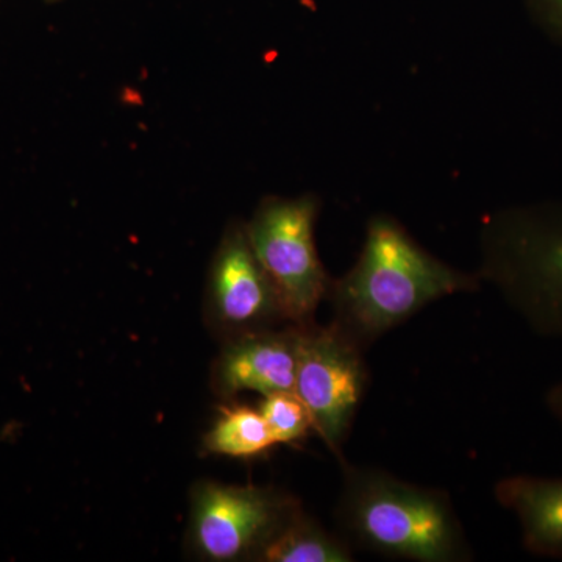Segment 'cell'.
Listing matches in <instances>:
<instances>
[{
	"instance_id": "3957f363",
	"label": "cell",
	"mask_w": 562,
	"mask_h": 562,
	"mask_svg": "<svg viewBox=\"0 0 562 562\" xmlns=\"http://www.w3.org/2000/svg\"><path fill=\"white\" fill-rule=\"evenodd\" d=\"M479 273L541 338H562V201L491 211L479 233Z\"/></svg>"
},
{
	"instance_id": "ba28073f",
	"label": "cell",
	"mask_w": 562,
	"mask_h": 562,
	"mask_svg": "<svg viewBox=\"0 0 562 562\" xmlns=\"http://www.w3.org/2000/svg\"><path fill=\"white\" fill-rule=\"evenodd\" d=\"M299 325L244 333L225 339L213 366V390L224 401L241 392H294Z\"/></svg>"
},
{
	"instance_id": "52a82bcc",
	"label": "cell",
	"mask_w": 562,
	"mask_h": 562,
	"mask_svg": "<svg viewBox=\"0 0 562 562\" xmlns=\"http://www.w3.org/2000/svg\"><path fill=\"white\" fill-rule=\"evenodd\" d=\"M206 319L222 341L244 333L291 324L247 238L246 224L236 222L214 255L206 292Z\"/></svg>"
},
{
	"instance_id": "7c38bea8",
	"label": "cell",
	"mask_w": 562,
	"mask_h": 562,
	"mask_svg": "<svg viewBox=\"0 0 562 562\" xmlns=\"http://www.w3.org/2000/svg\"><path fill=\"white\" fill-rule=\"evenodd\" d=\"M260 412L276 446L301 442L313 431L312 416L295 392H276L262 397Z\"/></svg>"
},
{
	"instance_id": "5bb4252c",
	"label": "cell",
	"mask_w": 562,
	"mask_h": 562,
	"mask_svg": "<svg viewBox=\"0 0 562 562\" xmlns=\"http://www.w3.org/2000/svg\"><path fill=\"white\" fill-rule=\"evenodd\" d=\"M546 406L549 413L552 414L558 424L562 427V380L552 384L550 390L546 392Z\"/></svg>"
},
{
	"instance_id": "7a4b0ae2",
	"label": "cell",
	"mask_w": 562,
	"mask_h": 562,
	"mask_svg": "<svg viewBox=\"0 0 562 562\" xmlns=\"http://www.w3.org/2000/svg\"><path fill=\"white\" fill-rule=\"evenodd\" d=\"M341 469L336 522L351 547L391 560H473L464 528L447 492L346 460H341Z\"/></svg>"
},
{
	"instance_id": "9c48e42d",
	"label": "cell",
	"mask_w": 562,
	"mask_h": 562,
	"mask_svg": "<svg viewBox=\"0 0 562 562\" xmlns=\"http://www.w3.org/2000/svg\"><path fill=\"white\" fill-rule=\"evenodd\" d=\"M494 497L516 516L528 553L562 561V476H505L495 484Z\"/></svg>"
},
{
	"instance_id": "277c9868",
	"label": "cell",
	"mask_w": 562,
	"mask_h": 562,
	"mask_svg": "<svg viewBox=\"0 0 562 562\" xmlns=\"http://www.w3.org/2000/svg\"><path fill=\"white\" fill-rule=\"evenodd\" d=\"M319 213L317 195H271L261 201L246 224L251 249L272 281L291 324L314 321L330 291L333 279L322 265L314 238Z\"/></svg>"
},
{
	"instance_id": "5b68a950",
	"label": "cell",
	"mask_w": 562,
	"mask_h": 562,
	"mask_svg": "<svg viewBox=\"0 0 562 562\" xmlns=\"http://www.w3.org/2000/svg\"><path fill=\"white\" fill-rule=\"evenodd\" d=\"M303 512L277 487L201 482L191 492L188 543L201 560L261 561L280 531Z\"/></svg>"
},
{
	"instance_id": "6da1fadb",
	"label": "cell",
	"mask_w": 562,
	"mask_h": 562,
	"mask_svg": "<svg viewBox=\"0 0 562 562\" xmlns=\"http://www.w3.org/2000/svg\"><path fill=\"white\" fill-rule=\"evenodd\" d=\"M479 273L432 255L397 217L373 214L357 261L333 279L327 301L339 331L368 350L431 303L480 291Z\"/></svg>"
},
{
	"instance_id": "8992f818",
	"label": "cell",
	"mask_w": 562,
	"mask_h": 562,
	"mask_svg": "<svg viewBox=\"0 0 562 562\" xmlns=\"http://www.w3.org/2000/svg\"><path fill=\"white\" fill-rule=\"evenodd\" d=\"M364 351L335 325H299L294 392L312 416L313 431L339 461L368 391Z\"/></svg>"
},
{
	"instance_id": "30bf717a",
	"label": "cell",
	"mask_w": 562,
	"mask_h": 562,
	"mask_svg": "<svg viewBox=\"0 0 562 562\" xmlns=\"http://www.w3.org/2000/svg\"><path fill=\"white\" fill-rule=\"evenodd\" d=\"M351 546L308 514L291 520L262 553L261 562H351Z\"/></svg>"
},
{
	"instance_id": "8fae6325",
	"label": "cell",
	"mask_w": 562,
	"mask_h": 562,
	"mask_svg": "<svg viewBox=\"0 0 562 562\" xmlns=\"http://www.w3.org/2000/svg\"><path fill=\"white\" fill-rule=\"evenodd\" d=\"M203 446L210 453L250 460L269 452L276 441L260 408L235 405L222 409L220 419L206 432Z\"/></svg>"
},
{
	"instance_id": "4fadbf2b",
	"label": "cell",
	"mask_w": 562,
	"mask_h": 562,
	"mask_svg": "<svg viewBox=\"0 0 562 562\" xmlns=\"http://www.w3.org/2000/svg\"><path fill=\"white\" fill-rule=\"evenodd\" d=\"M528 20L562 49V0H522Z\"/></svg>"
}]
</instances>
